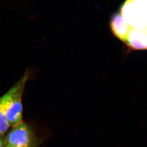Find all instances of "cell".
Masks as SVG:
<instances>
[{
    "mask_svg": "<svg viewBox=\"0 0 147 147\" xmlns=\"http://www.w3.org/2000/svg\"><path fill=\"white\" fill-rule=\"evenodd\" d=\"M28 78L26 73L5 94V116L9 126H16L22 122L23 106L22 95Z\"/></svg>",
    "mask_w": 147,
    "mask_h": 147,
    "instance_id": "obj_1",
    "label": "cell"
},
{
    "mask_svg": "<svg viewBox=\"0 0 147 147\" xmlns=\"http://www.w3.org/2000/svg\"><path fill=\"white\" fill-rule=\"evenodd\" d=\"M5 147H35L36 139L31 127L21 122L13 126L5 138Z\"/></svg>",
    "mask_w": 147,
    "mask_h": 147,
    "instance_id": "obj_2",
    "label": "cell"
},
{
    "mask_svg": "<svg viewBox=\"0 0 147 147\" xmlns=\"http://www.w3.org/2000/svg\"><path fill=\"white\" fill-rule=\"evenodd\" d=\"M121 14L131 28L147 33V16L133 0H127L122 5Z\"/></svg>",
    "mask_w": 147,
    "mask_h": 147,
    "instance_id": "obj_3",
    "label": "cell"
},
{
    "mask_svg": "<svg viewBox=\"0 0 147 147\" xmlns=\"http://www.w3.org/2000/svg\"><path fill=\"white\" fill-rule=\"evenodd\" d=\"M111 28L116 37L125 42L131 27L126 22L121 13H116L112 16L110 23Z\"/></svg>",
    "mask_w": 147,
    "mask_h": 147,
    "instance_id": "obj_4",
    "label": "cell"
},
{
    "mask_svg": "<svg viewBox=\"0 0 147 147\" xmlns=\"http://www.w3.org/2000/svg\"><path fill=\"white\" fill-rule=\"evenodd\" d=\"M125 43L132 50H147V33L143 31L131 28Z\"/></svg>",
    "mask_w": 147,
    "mask_h": 147,
    "instance_id": "obj_5",
    "label": "cell"
},
{
    "mask_svg": "<svg viewBox=\"0 0 147 147\" xmlns=\"http://www.w3.org/2000/svg\"><path fill=\"white\" fill-rule=\"evenodd\" d=\"M142 9L147 16V0H133Z\"/></svg>",
    "mask_w": 147,
    "mask_h": 147,
    "instance_id": "obj_6",
    "label": "cell"
},
{
    "mask_svg": "<svg viewBox=\"0 0 147 147\" xmlns=\"http://www.w3.org/2000/svg\"><path fill=\"white\" fill-rule=\"evenodd\" d=\"M0 147H5V138L3 136H0Z\"/></svg>",
    "mask_w": 147,
    "mask_h": 147,
    "instance_id": "obj_7",
    "label": "cell"
}]
</instances>
